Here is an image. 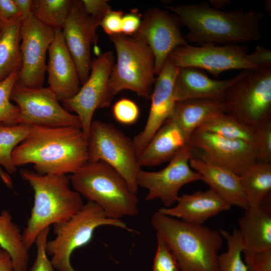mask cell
Here are the masks:
<instances>
[{
  "instance_id": "cell-44",
  "label": "cell",
  "mask_w": 271,
  "mask_h": 271,
  "mask_svg": "<svg viewBox=\"0 0 271 271\" xmlns=\"http://www.w3.org/2000/svg\"><path fill=\"white\" fill-rule=\"evenodd\" d=\"M22 21L32 14V0H14Z\"/></svg>"
},
{
  "instance_id": "cell-7",
  "label": "cell",
  "mask_w": 271,
  "mask_h": 271,
  "mask_svg": "<svg viewBox=\"0 0 271 271\" xmlns=\"http://www.w3.org/2000/svg\"><path fill=\"white\" fill-rule=\"evenodd\" d=\"M110 225L131 231L120 219L111 218L96 203L87 201L66 222L53 225L55 237L47 241L46 251L58 271H75L70 262L73 252L88 244L99 226Z\"/></svg>"
},
{
  "instance_id": "cell-43",
  "label": "cell",
  "mask_w": 271,
  "mask_h": 271,
  "mask_svg": "<svg viewBox=\"0 0 271 271\" xmlns=\"http://www.w3.org/2000/svg\"><path fill=\"white\" fill-rule=\"evenodd\" d=\"M142 15L136 9L124 14L122 19L121 34L132 36L139 30L142 22Z\"/></svg>"
},
{
  "instance_id": "cell-38",
  "label": "cell",
  "mask_w": 271,
  "mask_h": 271,
  "mask_svg": "<svg viewBox=\"0 0 271 271\" xmlns=\"http://www.w3.org/2000/svg\"><path fill=\"white\" fill-rule=\"evenodd\" d=\"M242 254L249 271H271V249L258 251L242 250Z\"/></svg>"
},
{
  "instance_id": "cell-31",
  "label": "cell",
  "mask_w": 271,
  "mask_h": 271,
  "mask_svg": "<svg viewBox=\"0 0 271 271\" xmlns=\"http://www.w3.org/2000/svg\"><path fill=\"white\" fill-rule=\"evenodd\" d=\"M31 128V126L25 124L0 123V166L9 175L17 171L13 160V152L27 137Z\"/></svg>"
},
{
  "instance_id": "cell-6",
  "label": "cell",
  "mask_w": 271,
  "mask_h": 271,
  "mask_svg": "<svg viewBox=\"0 0 271 271\" xmlns=\"http://www.w3.org/2000/svg\"><path fill=\"white\" fill-rule=\"evenodd\" d=\"M116 52L117 60L109 78L110 96L129 90L139 96L150 100L155 78V58L144 41L122 34L109 36Z\"/></svg>"
},
{
  "instance_id": "cell-14",
  "label": "cell",
  "mask_w": 271,
  "mask_h": 271,
  "mask_svg": "<svg viewBox=\"0 0 271 271\" xmlns=\"http://www.w3.org/2000/svg\"><path fill=\"white\" fill-rule=\"evenodd\" d=\"M192 154L190 145L178 152L164 169L155 172L140 170L137 177L139 187L147 189L146 201L160 199L169 208L177 200L180 189L185 185L202 181L201 176L190 166Z\"/></svg>"
},
{
  "instance_id": "cell-24",
  "label": "cell",
  "mask_w": 271,
  "mask_h": 271,
  "mask_svg": "<svg viewBox=\"0 0 271 271\" xmlns=\"http://www.w3.org/2000/svg\"><path fill=\"white\" fill-rule=\"evenodd\" d=\"M270 196L261 205L248 207L239 220L243 249L263 251L271 249Z\"/></svg>"
},
{
  "instance_id": "cell-34",
  "label": "cell",
  "mask_w": 271,
  "mask_h": 271,
  "mask_svg": "<svg viewBox=\"0 0 271 271\" xmlns=\"http://www.w3.org/2000/svg\"><path fill=\"white\" fill-rule=\"evenodd\" d=\"M157 246L153 271H181L177 259L163 237L156 233Z\"/></svg>"
},
{
  "instance_id": "cell-47",
  "label": "cell",
  "mask_w": 271,
  "mask_h": 271,
  "mask_svg": "<svg viewBox=\"0 0 271 271\" xmlns=\"http://www.w3.org/2000/svg\"><path fill=\"white\" fill-rule=\"evenodd\" d=\"M213 8L221 10L231 3L230 0H209V2Z\"/></svg>"
},
{
  "instance_id": "cell-46",
  "label": "cell",
  "mask_w": 271,
  "mask_h": 271,
  "mask_svg": "<svg viewBox=\"0 0 271 271\" xmlns=\"http://www.w3.org/2000/svg\"><path fill=\"white\" fill-rule=\"evenodd\" d=\"M0 178L6 186L9 188L13 190V183L9 174L5 172L0 166Z\"/></svg>"
},
{
  "instance_id": "cell-29",
  "label": "cell",
  "mask_w": 271,
  "mask_h": 271,
  "mask_svg": "<svg viewBox=\"0 0 271 271\" xmlns=\"http://www.w3.org/2000/svg\"><path fill=\"white\" fill-rule=\"evenodd\" d=\"M22 22L6 26L0 33V82L20 69V29Z\"/></svg>"
},
{
  "instance_id": "cell-41",
  "label": "cell",
  "mask_w": 271,
  "mask_h": 271,
  "mask_svg": "<svg viewBox=\"0 0 271 271\" xmlns=\"http://www.w3.org/2000/svg\"><path fill=\"white\" fill-rule=\"evenodd\" d=\"M0 21L3 27L22 22L14 0H0Z\"/></svg>"
},
{
  "instance_id": "cell-30",
  "label": "cell",
  "mask_w": 271,
  "mask_h": 271,
  "mask_svg": "<svg viewBox=\"0 0 271 271\" xmlns=\"http://www.w3.org/2000/svg\"><path fill=\"white\" fill-rule=\"evenodd\" d=\"M72 0H32V14L45 26L62 30L71 10Z\"/></svg>"
},
{
  "instance_id": "cell-12",
  "label": "cell",
  "mask_w": 271,
  "mask_h": 271,
  "mask_svg": "<svg viewBox=\"0 0 271 271\" xmlns=\"http://www.w3.org/2000/svg\"><path fill=\"white\" fill-rule=\"evenodd\" d=\"M248 51V48L242 44H207L199 46L188 44L177 47L168 57L179 68L190 67L204 69L217 77L229 70L258 69L246 60Z\"/></svg>"
},
{
  "instance_id": "cell-35",
  "label": "cell",
  "mask_w": 271,
  "mask_h": 271,
  "mask_svg": "<svg viewBox=\"0 0 271 271\" xmlns=\"http://www.w3.org/2000/svg\"><path fill=\"white\" fill-rule=\"evenodd\" d=\"M49 230V227H46L37 236L35 242L37 247L36 257L31 267L26 271H56L46 251Z\"/></svg>"
},
{
  "instance_id": "cell-27",
  "label": "cell",
  "mask_w": 271,
  "mask_h": 271,
  "mask_svg": "<svg viewBox=\"0 0 271 271\" xmlns=\"http://www.w3.org/2000/svg\"><path fill=\"white\" fill-rule=\"evenodd\" d=\"M197 129L227 139L245 142L256 149L257 127L244 123L225 112L212 116Z\"/></svg>"
},
{
  "instance_id": "cell-19",
  "label": "cell",
  "mask_w": 271,
  "mask_h": 271,
  "mask_svg": "<svg viewBox=\"0 0 271 271\" xmlns=\"http://www.w3.org/2000/svg\"><path fill=\"white\" fill-rule=\"evenodd\" d=\"M54 31V38L48 51L46 72L48 87L61 101L74 96L79 91L81 84L62 30Z\"/></svg>"
},
{
  "instance_id": "cell-15",
  "label": "cell",
  "mask_w": 271,
  "mask_h": 271,
  "mask_svg": "<svg viewBox=\"0 0 271 271\" xmlns=\"http://www.w3.org/2000/svg\"><path fill=\"white\" fill-rule=\"evenodd\" d=\"M192 150L198 157L226 168L238 176L256 163L255 150L249 144L196 129L191 134Z\"/></svg>"
},
{
  "instance_id": "cell-11",
  "label": "cell",
  "mask_w": 271,
  "mask_h": 271,
  "mask_svg": "<svg viewBox=\"0 0 271 271\" xmlns=\"http://www.w3.org/2000/svg\"><path fill=\"white\" fill-rule=\"evenodd\" d=\"M114 62L113 54L110 51L93 59L88 78L78 93L71 98L60 101L67 111L75 112L79 117L87 140L95 111L108 107L113 99L108 92V82Z\"/></svg>"
},
{
  "instance_id": "cell-40",
  "label": "cell",
  "mask_w": 271,
  "mask_h": 271,
  "mask_svg": "<svg viewBox=\"0 0 271 271\" xmlns=\"http://www.w3.org/2000/svg\"><path fill=\"white\" fill-rule=\"evenodd\" d=\"M123 12L120 10H110L104 16L100 26L110 36L121 34L122 19Z\"/></svg>"
},
{
  "instance_id": "cell-8",
  "label": "cell",
  "mask_w": 271,
  "mask_h": 271,
  "mask_svg": "<svg viewBox=\"0 0 271 271\" xmlns=\"http://www.w3.org/2000/svg\"><path fill=\"white\" fill-rule=\"evenodd\" d=\"M89 162L102 161L115 170L137 194V177L141 167L132 140L113 124L92 121L88 136Z\"/></svg>"
},
{
  "instance_id": "cell-5",
  "label": "cell",
  "mask_w": 271,
  "mask_h": 271,
  "mask_svg": "<svg viewBox=\"0 0 271 271\" xmlns=\"http://www.w3.org/2000/svg\"><path fill=\"white\" fill-rule=\"evenodd\" d=\"M73 190L101 207L107 216L120 219L139 213L137 194L121 175L102 161L87 162L69 177Z\"/></svg>"
},
{
  "instance_id": "cell-37",
  "label": "cell",
  "mask_w": 271,
  "mask_h": 271,
  "mask_svg": "<svg viewBox=\"0 0 271 271\" xmlns=\"http://www.w3.org/2000/svg\"><path fill=\"white\" fill-rule=\"evenodd\" d=\"M115 119L124 124L134 123L138 119L140 110L137 104L128 98H122L116 102L112 107Z\"/></svg>"
},
{
  "instance_id": "cell-20",
  "label": "cell",
  "mask_w": 271,
  "mask_h": 271,
  "mask_svg": "<svg viewBox=\"0 0 271 271\" xmlns=\"http://www.w3.org/2000/svg\"><path fill=\"white\" fill-rule=\"evenodd\" d=\"M201 69L194 67L180 68L174 84V97L177 102L202 98H223L226 90L251 70H243L225 80L208 77Z\"/></svg>"
},
{
  "instance_id": "cell-25",
  "label": "cell",
  "mask_w": 271,
  "mask_h": 271,
  "mask_svg": "<svg viewBox=\"0 0 271 271\" xmlns=\"http://www.w3.org/2000/svg\"><path fill=\"white\" fill-rule=\"evenodd\" d=\"M225 112L223 98H202L177 102L170 118L190 139L202 123L220 112Z\"/></svg>"
},
{
  "instance_id": "cell-18",
  "label": "cell",
  "mask_w": 271,
  "mask_h": 271,
  "mask_svg": "<svg viewBox=\"0 0 271 271\" xmlns=\"http://www.w3.org/2000/svg\"><path fill=\"white\" fill-rule=\"evenodd\" d=\"M96 30L85 12L81 1H73L62 31L82 85L89 75L92 61L91 46L98 41Z\"/></svg>"
},
{
  "instance_id": "cell-2",
  "label": "cell",
  "mask_w": 271,
  "mask_h": 271,
  "mask_svg": "<svg viewBox=\"0 0 271 271\" xmlns=\"http://www.w3.org/2000/svg\"><path fill=\"white\" fill-rule=\"evenodd\" d=\"M188 30V42L204 44H239L259 41V24L264 14L255 10H217L207 2L166 6Z\"/></svg>"
},
{
  "instance_id": "cell-32",
  "label": "cell",
  "mask_w": 271,
  "mask_h": 271,
  "mask_svg": "<svg viewBox=\"0 0 271 271\" xmlns=\"http://www.w3.org/2000/svg\"><path fill=\"white\" fill-rule=\"evenodd\" d=\"M219 231L227 245V251L217 257L219 271H249L242 258L243 245L239 230L234 229L231 233L222 229Z\"/></svg>"
},
{
  "instance_id": "cell-4",
  "label": "cell",
  "mask_w": 271,
  "mask_h": 271,
  "mask_svg": "<svg viewBox=\"0 0 271 271\" xmlns=\"http://www.w3.org/2000/svg\"><path fill=\"white\" fill-rule=\"evenodd\" d=\"M151 221L175 255L181 271H219L217 257L223 237L219 230L187 222L158 210Z\"/></svg>"
},
{
  "instance_id": "cell-16",
  "label": "cell",
  "mask_w": 271,
  "mask_h": 271,
  "mask_svg": "<svg viewBox=\"0 0 271 271\" xmlns=\"http://www.w3.org/2000/svg\"><path fill=\"white\" fill-rule=\"evenodd\" d=\"M180 23L168 10L151 8L142 17L139 30L131 36L144 41L150 48L155 58L156 75L161 71L173 50L189 44L181 33Z\"/></svg>"
},
{
  "instance_id": "cell-48",
  "label": "cell",
  "mask_w": 271,
  "mask_h": 271,
  "mask_svg": "<svg viewBox=\"0 0 271 271\" xmlns=\"http://www.w3.org/2000/svg\"><path fill=\"white\" fill-rule=\"evenodd\" d=\"M264 7L265 10L267 12L268 15L270 16L271 14V1L270 0L264 1Z\"/></svg>"
},
{
  "instance_id": "cell-9",
  "label": "cell",
  "mask_w": 271,
  "mask_h": 271,
  "mask_svg": "<svg viewBox=\"0 0 271 271\" xmlns=\"http://www.w3.org/2000/svg\"><path fill=\"white\" fill-rule=\"evenodd\" d=\"M223 100L226 113L257 127L271 120V67L251 70L233 83Z\"/></svg>"
},
{
  "instance_id": "cell-23",
  "label": "cell",
  "mask_w": 271,
  "mask_h": 271,
  "mask_svg": "<svg viewBox=\"0 0 271 271\" xmlns=\"http://www.w3.org/2000/svg\"><path fill=\"white\" fill-rule=\"evenodd\" d=\"M189 145V138L179 125L169 117L138 157L140 166H155L170 161Z\"/></svg>"
},
{
  "instance_id": "cell-39",
  "label": "cell",
  "mask_w": 271,
  "mask_h": 271,
  "mask_svg": "<svg viewBox=\"0 0 271 271\" xmlns=\"http://www.w3.org/2000/svg\"><path fill=\"white\" fill-rule=\"evenodd\" d=\"M85 12L97 29L106 14L111 10L106 0H81Z\"/></svg>"
},
{
  "instance_id": "cell-49",
  "label": "cell",
  "mask_w": 271,
  "mask_h": 271,
  "mask_svg": "<svg viewBox=\"0 0 271 271\" xmlns=\"http://www.w3.org/2000/svg\"><path fill=\"white\" fill-rule=\"evenodd\" d=\"M3 28V27L2 26L1 22L0 21V33H1Z\"/></svg>"
},
{
  "instance_id": "cell-22",
  "label": "cell",
  "mask_w": 271,
  "mask_h": 271,
  "mask_svg": "<svg viewBox=\"0 0 271 271\" xmlns=\"http://www.w3.org/2000/svg\"><path fill=\"white\" fill-rule=\"evenodd\" d=\"M189 164L201 176L202 181L231 206H236L244 210L249 207L241 186L240 176L193 153Z\"/></svg>"
},
{
  "instance_id": "cell-17",
  "label": "cell",
  "mask_w": 271,
  "mask_h": 271,
  "mask_svg": "<svg viewBox=\"0 0 271 271\" xmlns=\"http://www.w3.org/2000/svg\"><path fill=\"white\" fill-rule=\"evenodd\" d=\"M179 69L168 57L156 79L147 121L143 130L132 140L138 157L173 110L176 103L174 84Z\"/></svg>"
},
{
  "instance_id": "cell-36",
  "label": "cell",
  "mask_w": 271,
  "mask_h": 271,
  "mask_svg": "<svg viewBox=\"0 0 271 271\" xmlns=\"http://www.w3.org/2000/svg\"><path fill=\"white\" fill-rule=\"evenodd\" d=\"M257 127L256 163H271V120Z\"/></svg>"
},
{
  "instance_id": "cell-26",
  "label": "cell",
  "mask_w": 271,
  "mask_h": 271,
  "mask_svg": "<svg viewBox=\"0 0 271 271\" xmlns=\"http://www.w3.org/2000/svg\"><path fill=\"white\" fill-rule=\"evenodd\" d=\"M0 247L11 256L14 271L28 269L29 250L23 242L20 228L7 210L0 212Z\"/></svg>"
},
{
  "instance_id": "cell-42",
  "label": "cell",
  "mask_w": 271,
  "mask_h": 271,
  "mask_svg": "<svg viewBox=\"0 0 271 271\" xmlns=\"http://www.w3.org/2000/svg\"><path fill=\"white\" fill-rule=\"evenodd\" d=\"M245 58L258 69L271 67V51L264 47L257 46L254 51L248 53Z\"/></svg>"
},
{
  "instance_id": "cell-13",
  "label": "cell",
  "mask_w": 271,
  "mask_h": 271,
  "mask_svg": "<svg viewBox=\"0 0 271 271\" xmlns=\"http://www.w3.org/2000/svg\"><path fill=\"white\" fill-rule=\"evenodd\" d=\"M55 31L32 14L22 22L20 29L21 65L17 83L26 87H43L46 72V53Z\"/></svg>"
},
{
  "instance_id": "cell-10",
  "label": "cell",
  "mask_w": 271,
  "mask_h": 271,
  "mask_svg": "<svg viewBox=\"0 0 271 271\" xmlns=\"http://www.w3.org/2000/svg\"><path fill=\"white\" fill-rule=\"evenodd\" d=\"M10 99L20 109L17 124L82 127L79 117L67 111L48 87L32 88L16 83Z\"/></svg>"
},
{
  "instance_id": "cell-45",
  "label": "cell",
  "mask_w": 271,
  "mask_h": 271,
  "mask_svg": "<svg viewBox=\"0 0 271 271\" xmlns=\"http://www.w3.org/2000/svg\"><path fill=\"white\" fill-rule=\"evenodd\" d=\"M0 271H14L11 256L6 251L1 247Z\"/></svg>"
},
{
  "instance_id": "cell-21",
  "label": "cell",
  "mask_w": 271,
  "mask_h": 271,
  "mask_svg": "<svg viewBox=\"0 0 271 271\" xmlns=\"http://www.w3.org/2000/svg\"><path fill=\"white\" fill-rule=\"evenodd\" d=\"M173 207L158 210L162 214L185 222L203 224L209 218L229 210L231 206L209 188L178 197Z\"/></svg>"
},
{
  "instance_id": "cell-3",
  "label": "cell",
  "mask_w": 271,
  "mask_h": 271,
  "mask_svg": "<svg viewBox=\"0 0 271 271\" xmlns=\"http://www.w3.org/2000/svg\"><path fill=\"white\" fill-rule=\"evenodd\" d=\"M20 174L34 191L33 206L22 233L23 242L29 250L41 231L67 221L84 204L80 194L70 188L66 174L41 175L26 169H21Z\"/></svg>"
},
{
  "instance_id": "cell-28",
  "label": "cell",
  "mask_w": 271,
  "mask_h": 271,
  "mask_svg": "<svg viewBox=\"0 0 271 271\" xmlns=\"http://www.w3.org/2000/svg\"><path fill=\"white\" fill-rule=\"evenodd\" d=\"M249 207H257L270 196L271 163H256L240 176Z\"/></svg>"
},
{
  "instance_id": "cell-33",
  "label": "cell",
  "mask_w": 271,
  "mask_h": 271,
  "mask_svg": "<svg viewBox=\"0 0 271 271\" xmlns=\"http://www.w3.org/2000/svg\"><path fill=\"white\" fill-rule=\"evenodd\" d=\"M20 68L13 71L6 79L0 82V123L16 125L20 115V109L10 101L11 94L17 83Z\"/></svg>"
},
{
  "instance_id": "cell-1",
  "label": "cell",
  "mask_w": 271,
  "mask_h": 271,
  "mask_svg": "<svg viewBox=\"0 0 271 271\" xmlns=\"http://www.w3.org/2000/svg\"><path fill=\"white\" fill-rule=\"evenodd\" d=\"M12 157L17 167L32 164L41 175L72 174L88 162V141L78 127L33 125Z\"/></svg>"
}]
</instances>
